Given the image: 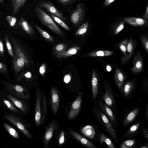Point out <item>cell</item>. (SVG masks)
<instances>
[{
    "label": "cell",
    "mask_w": 148,
    "mask_h": 148,
    "mask_svg": "<svg viewBox=\"0 0 148 148\" xmlns=\"http://www.w3.org/2000/svg\"><path fill=\"white\" fill-rule=\"evenodd\" d=\"M14 56L12 65L14 74L18 77L21 70L25 68L26 64L30 61L25 50L20 43L15 38L10 37Z\"/></svg>",
    "instance_id": "obj_1"
},
{
    "label": "cell",
    "mask_w": 148,
    "mask_h": 148,
    "mask_svg": "<svg viewBox=\"0 0 148 148\" xmlns=\"http://www.w3.org/2000/svg\"><path fill=\"white\" fill-rule=\"evenodd\" d=\"M34 11L38 19L43 25L58 35H64L62 30L54 23L52 18L42 10L40 7L36 5Z\"/></svg>",
    "instance_id": "obj_2"
},
{
    "label": "cell",
    "mask_w": 148,
    "mask_h": 148,
    "mask_svg": "<svg viewBox=\"0 0 148 148\" xmlns=\"http://www.w3.org/2000/svg\"><path fill=\"white\" fill-rule=\"evenodd\" d=\"M94 112L99 122L114 140L117 142L116 131L106 116L96 106H94Z\"/></svg>",
    "instance_id": "obj_3"
},
{
    "label": "cell",
    "mask_w": 148,
    "mask_h": 148,
    "mask_svg": "<svg viewBox=\"0 0 148 148\" xmlns=\"http://www.w3.org/2000/svg\"><path fill=\"white\" fill-rule=\"evenodd\" d=\"M3 117L17 127L27 137L30 139L32 138V134L28 131L25 125L19 117L10 114L4 116Z\"/></svg>",
    "instance_id": "obj_4"
},
{
    "label": "cell",
    "mask_w": 148,
    "mask_h": 148,
    "mask_svg": "<svg viewBox=\"0 0 148 148\" xmlns=\"http://www.w3.org/2000/svg\"><path fill=\"white\" fill-rule=\"evenodd\" d=\"M85 8L82 3H78L72 12L70 16L71 20L75 25L79 23L84 18Z\"/></svg>",
    "instance_id": "obj_5"
},
{
    "label": "cell",
    "mask_w": 148,
    "mask_h": 148,
    "mask_svg": "<svg viewBox=\"0 0 148 148\" xmlns=\"http://www.w3.org/2000/svg\"><path fill=\"white\" fill-rule=\"evenodd\" d=\"M132 65L133 67L130 69V70L134 73H140L144 69L143 59L139 51H137L133 56Z\"/></svg>",
    "instance_id": "obj_6"
},
{
    "label": "cell",
    "mask_w": 148,
    "mask_h": 148,
    "mask_svg": "<svg viewBox=\"0 0 148 148\" xmlns=\"http://www.w3.org/2000/svg\"><path fill=\"white\" fill-rule=\"evenodd\" d=\"M7 89L15 97L19 98H27L28 96L25 95L27 92L23 86L16 84H12L5 83Z\"/></svg>",
    "instance_id": "obj_7"
},
{
    "label": "cell",
    "mask_w": 148,
    "mask_h": 148,
    "mask_svg": "<svg viewBox=\"0 0 148 148\" xmlns=\"http://www.w3.org/2000/svg\"><path fill=\"white\" fill-rule=\"evenodd\" d=\"M37 3L40 7L47 10L51 14L58 17L62 21L66 20V18L62 14L50 1H43L37 2Z\"/></svg>",
    "instance_id": "obj_8"
},
{
    "label": "cell",
    "mask_w": 148,
    "mask_h": 148,
    "mask_svg": "<svg viewBox=\"0 0 148 148\" xmlns=\"http://www.w3.org/2000/svg\"><path fill=\"white\" fill-rule=\"evenodd\" d=\"M136 45L135 40L130 38L128 40L126 54L121 57V64L126 65L129 62L132 56Z\"/></svg>",
    "instance_id": "obj_9"
},
{
    "label": "cell",
    "mask_w": 148,
    "mask_h": 148,
    "mask_svg": "<svg viewBox=\"0 0 148 148\" xmlns=\"http://www.w3.org/2000/svg\"><path fill=\"white\" fill-rule=\"evenodd\" d=\"M104 86L105 92L103 96V99L108 106H112L114 103L112 90L110 84L105 80H104Z\"/></svg>",
    "instance_id": "obj_10"
},
{
    "label": "cell",
    "mask_w": 148,
    "mask_h": 148,
    "mask_svg": "<svg viewBox=\"0 0 148 148\" xmlns=\"http://www.w3.org/2000/svg\"><path fill=\"white\" fill-rule=\"evenodd\" d=\"M35 120L36 124L38 126L41 123V113L40 109L41 95L39 90L36 94Z\"/></svg>",
    "instance_id": "obj_11"
},
{
    "label": "cell",
    "mask_w": 148,
    "mask_h": 148,
    "mask_svg": "<svg viewBox=\"0 0 148 148\" xmlns=\"http://www.w3.org/2000/svg\"><path fill=\"white\" fill-rule=\"evenodd\" d=\"M51 105L52 110L54 114H56L59 106L60 96L58 90L52 88L51 92Z\"/></svg>",
    "instance_id": "obj_12"
},
{
    "label": "cell",
    "mask_w": 148,
    "mask_h": 148,
    "mask_svg": "<svg viewBox=\"0 0 148 148\" xmlns=\"http://www.w3.org/2000/svg\"><path fill=\"white\" fill-rule=\"evenodd\" d=\"M82 101V97L78 96L72 103L68 115L69 118L72 119L75 117L79 114Z\"/></svg>",
    "instance_id": "obj_13"
},
{
    "label": "cell",
    "mask_w": 148,
    "mask_h": 148,
    "mask_svg": "<svg viewBox=\"0 0 148 148\" xmlns=\"http://www.w3.org/2000/svg\"><path fill=\"white\" fill-rule=\"evenodd\" d=\"M57 124L54 120L51 122L46 128L43 137V141L45 146H47L52 137L54 131L57 128Z\"/></svg>",
    "instance_id": "obj_14"
},
{
    "label": "cell",
    "mask_w": 148,
    "mask_h": 148,
    "mask_svg": "<svg viewBox=\"0 0 148 148\" xmlns=\"http://www.w3.org/2000/svg\"><path fill=\"white\" fill-rule=\"evenodd\" d=\"M7 97L16 107L20 109L23 113H25L27 112L28 107L25 102L23 101L17 99L11 95H9Z\"/></svg>",
    "instance_id": "obj_15"
},
{
    "label": "cell",
    "mask_w": 148,
    "mask_h": 148,
    "mask_svg": "<svg viewBox=\"0 0 148 148\" xmlns=\"http://www.w3.org/2000/svg\"><path fill=\"white\" fill-rule=\"evenodd\" d=\"M123 19L129 24L134 26H143L147 25L148 23L147 20L138 17H125Z\"/></svg>",
    "instance_id": "obj_16"
},
{
    "label": "cell",
    "mask_w": 148,
    "mask_h": 148,
    "mask_svg": "<svg viewBox=\"0 0 148 148\" xmlns=\"http://www.w3.org/2000/svg\"><path fill=\"white\" fill-rule=\"evenodd\" d=\"M69 131L74 137L86 147L89 148L97 147L93 143L76 132L70 129H69Z\"/></svg>",
    "instance_id": "obj_17"
},
{
    "label": "cell",
    "mask_w": 148,
    "mask_h": 148,
    "mask_svg": "<svg viewBox=\"0 0 148 148\" xmlns=\"http://www.w3.org/2000/svg\"><path fill=\"white\" fill-rule=\"evenodd\" d=\"M99 105L102 110L104 112V114L113 124H115L116 117L114 115L112 110L106 104H103L101 101L99 102Z\"/></svg>",
    "instance_id": "obj_18"
},
{
    "label": "cell",
    "mask_w": 148,
    "mask_h": 148,
    "mask_svg": "<svg viewBox=\"0 0 148 148\" xmlns=\"http://www.w3.org/2000/svg\"><path fill=\"white\" fill-rule=\"evenodd\" d=\"M114 78L116 84L118 88L121 89L124 85L125 77L122 71L119 68H115Z\"/></svg>",
    "instance_id": "obj_19"
},
{
    "label": "cell",
    "mask_w": 148,
    "mask_h": 148,
    "mask_svg": "<svg viewBox=\"0 0 148 148\" xmlns=\"http://www.w3.org/2000/svg\"><path fill=\"white\" fill-rule=\"evenodd\" d=\"M18 24L21 29L29 35L32 36L34 34V32L33 28L25 19L21 18L19 20Z\"/></svg>",
    "instance_id": "obj_20"
},
{
    "label": "cell",
    "mask_w": 148,
    "mask_h": 148,
    "mask_svg": "<svg viewBox=\"0 0 148 148\" xmlns=\"http://www.w3.org/2000/svg\"><path fill=\"white\" fill-rule=\"evenodd\" d=\"M135 83L134 80H132L127 82L123 85L121 89L122 94L125 97L128 96L134 90Z\"/></svg>",
    "instance_id": "obj_21"
},
{
    "label": "cell",
    "mask_w": 148,
    "mask_h": 148,
    "mask_svg": "<svg viewBox=\"0 0 148 148\" xmlns=\"http://www.w3.org/2000/svg\"><path fill=\"white\" fill-rule=\"evenodd\" d=\"M92 97L95 99L97 95L98 88V78L95 70L93 71L92 78Z\"/></svg>",
    "instance_id": "obj_22"
},
{
    "label": "cell",
    "mask_w": 148,
    "mask_h": 148,
    "mask_svg": "<svg viewBox=\"0 0 148 148\" xmlns=\"http://www.w3.org/2000/svg\"><path fill=\"white\" fill-rule=\"evenodd\" d=\"M114 52L113 51L108 50H102L95 51L89 52L86 55L85 57H103L109 56L113 55Z\"/></svg>",
    "instance_id": "obj_23"
},
{
    "label": "cell",
    "mask_w": 148,
    "mask_h": 148,
    "mask_svg": "<svg viewBox=\"0 0 148 148\" xmlns=\"http://www.w3.org/2000/svg\"><path fill=\"white\" fill-rule=\"evenodd\" d=\"M80 49V47L78 46L72 47L62 53L56 55V56L57 57L59 58H64L71 56L75 54Z\"/></svg>",
    "instance_id": "obj_24"
},
{
    "label": "cell",
    "mask_w": 148,
    "mask_h": 148,
    "mask_svg": "<svg viewBox=\"0 0 148 148\" xmlns=\"http://www.w3.org/2000/svg\"><path fill=\"white\" fill-rule=\"evenodd\" d=\"M81 132L85 136L89 138H94L95 134V130L93 127L90 125H87L81 130Z\"/></svg>",
    "instance_id": "obj_25"
},
{
    "label": "cell",
    "mask_w": 148,
    "mask_h": 148,
    "mask_svg": "<svg viewBox=\"0 0 148 148\" xmlns=\"http://www.w3.org/2000/svg\"><path fill=\"white\" fill-rule=\"evenodd\" d=\"M139 109L137 108L130 112L126 117L123 123V125L125 126L132 122L136 116Z\"/></svg>",
    "instance_id": "obj_26"
},
{
    "label": "cell",
    "mask_w": 148,
    "mask_h": 148,
    "mask_svg": "<svg viewBox=\"0 0 148 148\" xmlns=\"http://www.w3.org/2000/svg\"><path fill=\"white\" fill-rule=\"evenodd\" d=\"M34 27L43 38L50 42H53L54 41V38L52 36L38 25L35 24L34 25Z\"/></svg>",
    "instance_id": "obj_27"
},
{
    "label": "cell",
    "mask_w": 148,
    "mask_h": 148,
    "mask_svg": "<svg viewBox=\"0 0 148 148\" xmlns=\"http://www.w3.org/2000/svg\"><path fill=\"white\" fill-rule=\"evenodd\" d=\"M21 0H11V5L12 8V14L16 15L21 8Z\"/></svg>",
    "instance_id": "obj_28"
},
{
    "label": "cell",
    "mask_w": 148,
    "mask_h": 148,
    "mask_svg": "<svg viewBox=\"0 0 148 148\" xmlns=\"http://www.w3.org/2000/svg\"><path fill=\"white\" fill-rule=\"evenodd\" d=\"M3 125L10 135L16 139L19 138V136L18 133L12 127L5 123H3Z\"/></svg>",
    "instance_id": "obj_29"
},
{
    "label": "cell",
    "mask_w": 148,
    "mask_h": 148,
    "mask_svg": "<svg viewBox=\"0 0 148 148\" xmlns=\"http://www.w3.org/2000/svg\"><path fill=\"white\" fill-rule=\"evenodd\" d=\"M43 103V112L41 117V123H42V126L44 125L45 122L47 110V104L46 101V98L45 94L44 93L42 97Z\"/></svg>",
    "instance_id": "obj_30"
},
{
    "label": "cell",
    "mask_w": 148,
    "mask_h": 148,
    "mask_svg": "<svg viewBox=\"0 0 148 148\" xmlns=\"http://www.w3.org/2000/svg\"><path fill=\"white\" fill-rule=\"evenodd\" d=\"M89 17L88 16L87 21L83 24L77 31L75 34L76 36L82 35L87 31L88 27Z\"/></svg>",
    "instance_id": "obj_31"
},
{
    "label": "cell",
    "mask_w": 148,
    "mask_h": 148,
    "mask_svg": "<svg viewBox=\"0 0 148 148\" xmlns=\"http://www.w3.org/2000/svg\"><path fill=\"white\" fill-rule=\"evenodd\" d=\"M101 143H105L110 148H115L114 145L112 141L106 136L103 133L101 134Z\"/></svg>",
    "instance_id": "obj_32"
},
{
    "label": "cell",
    "mask_w": 148,
    "mask_h": 148,
    "mask_svg": "<svg viewBox=\"0 0 148 148\" xmlns=\"http://www.w3.org/2000/svg\"><path fill=\"white\" fill-rule=\"evenodd\" d=\"M5 39L6 47L9 54L13 58L14 56V51L12 45L9 39V36L6 34L5 36Z\"/></svg>",
    "instance_id": "obj_33"
},
{
    "label": "cell",
    "mask_w": 148,
    "mask_h": 148,
    "mask_svg": "<svg viewBox=\"0 0 148 148\" xmlns=\"http://www.w3.org/2000/svg\"><path fill=\"white\" fill-rule=\"evenodd\" d=\"M66 45L64 44H60L56 45L54 48L53 51L55 54L56 55L62 53L66 51Z\"/></svg>",
    "instance_id": "obj_34"
},
{
    "label": "cell",
    "mask_w": 148,
    "mask_h": 148,
    "mask_svg": "<svg viewBox=\"0 0 148 148\" xmlns=\"http://www.w3.org/2000/svg\"><path fill=\"white\" fill-rule=\"evenodd\" d=\"M136 141L134 139L124 141L121 145V148H131L135 145Z\"/></svg>",
    "instance_id": "obj_35"
},
{
    "label": "cell",
    "mask_w": 148,
    "mask_h": 148,
    "mask_svg": "<svg viewBox=\"0 0 148 148\" xmlns=\"http://www.w3.org/2000/svg\"><path fill=\"white\" fill-rule=\"evenodd\" d=\"M3 101L8 109L14 112H18V110L10 101L5 99H4Z\"/></svg>",
    "instance_id": "obj_36"
},
{
    "label": "cell",
    "mask_w": 148,
    "mask_h": 148,
    "mask_svg": "<svg viewBox=\"0 0 148 148\" xmlns=\"http://www.w3.org/2000/svg\"><path fill=\"white\" fill-rule=\"evenodd\" d=\"M50 15L54 21L60 25L67 30L69 31L70 30L69 27L62 20L51 14H50Z\"/></svg>",
    "instance_id": "obj_37"
},
{
    "label": "cell",
    "mask_w": 148,
    "mask_h": 148,
    "mask_svg": "<svg viewBox=\"0 0 148 148\" xmlns=\"http://www.w3.org/2000/svg\"><path fill=\"white\" fill-rule=\"evenodd\" d=\"M128 39H126L121 42L119 46L121 52L125 56L126 53Z\"/></svg>",
    "instance_id": "obj_38"
},
{
    "label": "cell",
    "mask_w": 148,
    "mask_h": 148,
    "mask_svg": "<svg viewBox=\"0 0 148 148\" xmlns=\"http://www.w3.org/2000/svg\"><path fill=\"white\" fill-rule=\"evenodd\" d=\"M140 41L146 51L148 52V39L147 36L141 35L140 37Z\"/></svg>",
    "instance_id": "obj_39"
},
{
    "label": "cell",
    "mask_w": 148,
    "mask_h": 148,
    "mask_svg": "<svg viewBox=\"0 0 148 148\" xmlns=\"http://www.w3.org/2000/svg\"><path fill=\"white\" fill-rule=\"evenodd\" d=\"M0 73L8 78H9V74L7 68L4 63L0 62Z\"/></svg>",
    "instance_id": "obj_40"
},
{
    "label": "cell",
    "mask_w": 148,
    "mask_h": 148,
    "mask_svg": "<svg viewBox=\"0 0 148 148\" xmlns=\"http://www.w3.org/2000/svg\"><path fill=\"white\" fill-rule=\"evenodd\" d=\"M6 19L11 27H14L16 25L17 20L15 17L11 16H7L6 17Z\"/></svg>",
    "instance_id": "obj_41"
},
{
    "label": "cell",
    "mask_w": 148,
    "mask_h": 148,
    "mask_svg": "<svg viewBox=\"0 0 148 148\" xmlns=\"http://www.w3.org/2000/svg\"><path fill=\"white\" fill-rule=\"evenodd\" d=\"M140 125L139 123H137L131 126L126 133L125 135L128 136L134 133L138 128Z\"/></svg>",
    "instance_id": "obj_42"
},
{
    "label": "cell",
    "mask_w": 148,
    "mask_h": 148,
    "mask_svg": "<svg viewBox=\"0 0 148 148\" xmlns=\"http://www.w3.org/2000/svg\"><path fill=\"white\" fill-rule=\"evenodd\" d=\"M124 23L123 21H121L117 25L114 30V34L115 35L118 34L123 29Z\"/></svg>",
    "instance_id": "obj_43"
},
{
    "label": "cell",
    "mask_w": 148,
    "mask_h": 148,
    "mask_svg": "<svg viewBox=\"0 0 148 148\" xmlns=\"http://www.w3.org/2000/svg\"><path fill=\"white\" fill-rule=\"evenodd\" d=\"M75 0H57V1L61 4L66 5L71 3Z\"/></svg>",
    "instance_id": "obj_44"
},
{
    "label": "cell",
    "mask_w": 148,
    "mask_h": 148,
    "mask_svg": "<svg viewBox=\"0 0 148 148\" xmlns=\"http://www.w3.org/2000/svg\"><path fill=\"white\" fill-rule=\"evenodd\" d=\"M5 51L2 41L0 38V57L4 56Z\"/></svg>",
    "instance_id": "obj_45"
},
{
    "label": "cell",
    "mask_w": 148,
    "mask_h": 148,
    "mask_svg": "<svg viewBox=\"0 0 148 148\" xmlns=\"http://www.w3.org/2000/svg\"><path fill=\"white\" fill-rule=\"evenodd\" d=\"M46 70V65L45 63L43 64L39 69V73L42 76L44 75Z\"/></svg>",
    "instance_id": "obj_46"
},
{
    "label": "cell",
    "mask_w": 148,
    "mask_h": 148,
    "mask_svg": "<svg viewBox=\"0 0 148 148\" xmlns=\"http://www.w3.org/2000/svg\"><path fill=\"white\" fill-rule=\"evenodd\" d=\"M64 134L63 131H62L59 136V143L60 145L63 144L64 142Z\"/></svg>",
    "instance_id": "obj_47"
},
{
    "label": "cell",
    "mask_w": 148,
    "mask_h": 148,
    "mask_svg": "<svg viewBox=\"0 0 148 148\" xmlns=\"http://www.w3.org/2000/svg\"><path fill=\"white\" fill-rule=\"evenodd\" d=\"M71 79V76L70 74H66L64 76V81L65 83H68L70 82Z\"/></svg>",
    "instance_id": "obj_48"
},
{
    "label": "cell",
    "mask_w": 148,
    "mask_h": 148,
    "mask_svg": "<svg viewBox=\"0 0 148 148\" xmlns=\"http://www.w3.org/2000/svg\"><path fill=\"white\" fill-rule=\"evenodd\" d=\"M143 18L144 19L148 20V5H147L146 8L145 13L143 16H142Z\"/></svg>",
    "instance_id": "obj_49"
},
{
    "label": "cell",
    "mask_w": 148,
    "mask_h": 148,
    "mask_svg": "<svg viewBox=\"0 0 148 148\" xmlns=\"http://www.w3.org/2000/svg\"><path fill=\"white\" fill-rule=\"evenodd\" d=\"M115 0H106L104 2V5L105 6H107L114 2Z\"/></svg>",
    "instance_id": "obj_50"
},
{
    "label": "cell",
    "mask_w": 148,
    "mask_h": 148,
    "mask_svg": "<svg viewBox=\"0 0 148 148\" xmlns=\"http://www.w3.org/2000/svg\"><path fill=\"white\" fill-rule=\"evenodd\" d=\"M143 134L145 137L147 139L148 138V130L147 129L143 131Z\"/></svg>",
    "instance_id": "obj_51"
},
{
    "label": "cell",
    "mask_w": 148,
    "mask_h": 148,
    "mask_svg": "<svg viewBox=\"0 0 148 148\" xmlns=\"http://www.w3.org/2000/svg\"><path fill=\"white\" fill-rule=\"evenodd\" d=\"M25 76L27 78H30L32 76V74L30 72H28L25 74Z\"/></svg>",
    "instance_id": "obj_52"
},
{
    "label": "cell",
    "mask_w": 148,
    "mask_h": 148,
    "mask_svg": "<svg viewBox=\"0 0 148 148\" xmlns=\"http://www.w3.org/2000/svg\"><path fill=\"white\" fill-rule=\"evenodd\" d=\"M106 69L107 71L110 72L112 70L111 66L109 65H107L106 66Z\"/></svg>",
    "instance_id": "obj_53"
},
{
    "label": "cell",
    "mask_w": 148,
    "mask_h": 148,
    "mask_svg": "<svg viewBox=\"0 0 148 148\" xmlns=\"http://www.w3.org/2000/svg\"><path fill=\"white\" fill-rule=\"evenodd\" d=\"M27 0H21V8L24 5Z\"/></svg>",
    "instance_id": "obj_54"
},
{
    "label": "cell",
    "mask_w": 148,
    "mask_h": 148,
    "mask_svg": "<svg viewBox=\"0 0 148 148\" xmlns=\"http://www.w3.org/2000/svg\"><path fill=\"white\" fill-rule=\"evenodd\" d=\"M148 104L147 105L146 109V118L148 119Z\"/></svg>",
    "instance_id": "obj_55"
},
{
    "label": "cell",
    "mask_w": 148,
    "mask_h": 148,
    "mask_svg": "<svg viewBox=\"0 0 148 148\" xmlns=\"http://www.w3.org/2000/svg\"><path fill=\"white\" fill-rule=\"evenodd\" d=\"M4 2L3 0H0V3H4Z\"/></svg>",
    "instance_id": "obj_56"
},
{
    "label": "cell",
    "mask_w": 148,
    "mask_h": 148,
    "mask_svg": "<svg viewBox=\"0 0 148 148\" xmlns=\"http://www.w3.org/2000/svg\"></svg>",
    "instance_id": "obj_57"
}]
</instances>
